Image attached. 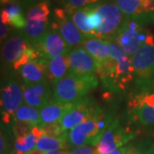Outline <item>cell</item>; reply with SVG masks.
<instances>
[{
	"label": "cell",
	"instance_id": "1",
	"mask_svg": "<svg viewBox=\"0 0 154 154\" xmlns=\"http://www.w3.org/2000/svg\"><path fill=\"white\" fill-rule=\"evenodd\" d=\"M105 42L110 51V60L105 66L99 68L97 75L110 92H124L134 81L131 57L127 55L115 39H108Z\"/></svg>",
	"mask_w": 154,
	"mask_h": 154
},
{
	"label": "cell",
	"instance_id": "2",
	"mask_svg": "<svg viewBox=\"0 0 154 154\" xmlns=\"http://www.w3.org/2000/svg\"><path fill=\"white\" fill-rule=\"evenodd\" d=\"M128 116L139 126L154 127V78L135 83L128 99Z\"/></svg>",
	"mask_w": 154,
	"mask_h": 154
},
{
	"label": "cell",
	"instance_id": "3",
	"mask_svg": "<svg viewBox=\"0 0 154 154\" xmlns=\"http://www.w3.org/2000/svg\"><path fill=\"white\" fill-rule=\"evenodd\" d=\"M99 85L95 75H81L69 71L53 83V99L66 104H75L87 97Z\"/></svg>",
	"mask_w": 154,
	"mask_h": 154
},
{
	"label": "cell",
	"instance_id": "4",
	"mask_svg": "<svg viewBox=\"0 0 154 154\" xmlns=\"http://www.w3.org/2000/svg\"><path fill=\"white\" fill-rule=\"evenodd\" d=\"M113 121V115L110 111L100 109L93 117L67 133L68 144L71 147H78L83 145L96 146Z\"/></svg>",
	"mask_w": 154,
	"mask_h": 154
},
{
	"label": "cell",
	"instance_id": "5",
	"mask_svg": "<svg viewBox=\"0 0 154 154\" xmlns=\"http://www.w3.org/2000/svg\"><path fill=\"white\" fill-rule=\"evenodd\" d=\"M113 39L119 44L127 55L132 57L143 45L154 41V37L148 29L137 22L125 18Z\"/></svg>",
	"mask_w": 154,
	"mask_h": 154
},
{
	"label": "cell",
	"instance_id": "6",
	"mask_svg": "<svg viewBox=\"0 0 154 154\" xmlns=\"http://www.w3.org/2000/svg\"><path fill=\"white\" fill-rule=\"evenodd\" d=\"M26 15L24 36L33 45L43 38L49 27L50 6L48 0H44L29 6Z\"/></svg>",
	"mask_w": 154,
	"mask_h": 154
},
{
	"label": "cell",
	"instance_id": "7",
	"mask_svg": "<svg viewBox=\"0 0 154 154\" xmlns=\"http://www.w3.org/2000/svg\"><path fill=\"white\" fill-rule=\"evenodd\" d=\"M136 134L130 124H124L119 118H116L96 145V154L110 153L128 143Z\"/></svg>",
	"mask_w": 154,
	"mask_h": 154
},
{
	"label": "cell",
	"instance_id": "8",
	"mask_svg": "<svg viewBox=\"0 0 154 154\" xmlns=\"http://www.w3.org/2000/svg\"><path fill=\"white\" fill-rule=\"evenodd\" d=\"M93 8L101 19L100 26L95 31L94 37L103 40L114 38L124 22L125 17L114 3H96L93 5Z\"/></svg>",
	"mask_w": 154,
	"mask_h": 154
},
{
	"label": "cell",
	"instance_id": "9",
	"mask_svg": "<svg viewBox=\"0 0 154 154\" xmlns=\"http://www.w3.org/2000/svg\"><path fill=\"white\" fill-rule=\"evenodd\" d=\"M101 108L90 97H85L75 103L70 110L66 112L57 122L62 131L67 133L77 125L93 117Z\"/></svg>",
	"mask_w": 154,
	"mask_h": 154
},
{
	"label": "cell",
	"instance_id": "10",
	"mask_svg": "<svg viewBox=\"0 0 154 154\" xmlns=\"http://www.w3.org/2000/svg\"><path fill=\"white\" fill-rule=\"evenodd\" d=\"M135 83L154 78V41L143 45L131 57Z\"/></svg>",
	"mask_w": 154,
	"mask_h": 154
},
{
	"label": "cell",
	"instance_id": "11",
	"mask_svg": "<svg viewBox=\"0 0 154 154\" xmlns=\"http://www.w3.org/2000/svg\"><path fill=\"white\" fill-rule=\"evenodd\" d=\"M54 17L56 20L52 26L59 31L69 49L82 46L86 37L73 22L67 11L63 9H56Z\"/></svg>",
	"mask_w": 154,
	"mask_h": 154
},
{
	"label": "cell",
	"instance_id": "12",
	"mask_svg": "<svg viewBox=\"0 0 154 154\" xmlns=\"http://www.w3.org/2000/svg\"><path fill=\"white\" fill-rule=\"evenodd\" d=\"M39 53L40 57L48 59L55 57L67 55L70 51L63 38L59 31L51 25L38 43L33 45Z\"/></svg>",
	"mask_w": 154,
	"mask_h": 154
},
{
	"label": "cell",
	"instance_id": "13",
	"mask_svg": "<svg viewBox=\"0 0 154 154\" xmlns=\"http://www.w3.org/2000/svg\"><path fill=\"white\" fill-rule=\"evenodd\" d=\"M22 99V88L15 81L9 82L0 89V108L3 110L5 122H11L14 113L21 106Z\"/></svg>",
	"mask_w": 154,
	"mask_h": 154
},
{
	"label": "cell",
	"instance_id": "14",
	"mask_svg": "<svg viewBox=\"0 0 154 154\" xmlns=\"http://www.w3.org/2000/svg\"><path fill=\"white\" fill-rule=\"evenodd\" d=\"M70 71L81 75H95L100 65L82 46L71 49L67 54Z\"/></svg>",
	"mask_w": 154,
	"mask_h": 154
},
{
	"label": "cell",
	"instance_id": "15",
	"mask_svg": "<svg viewBox=\"0 0 154 154\" xmlns=\"http://www.w3.org/2000/svg\"><path fill=\"white\" fill-rule=\"evenodd\" d=\"M30 45L24 35H12L6 39L1 47L0 53L2 60L6 64L13 67L23 57Z\"/></svg>",
	"mask_w": 154,
	"mask_h": 154
},
{
	"label": "cell",
	"instance_id": "16",
	"mask_svg": "<svg viewBox=\"0 0 154 154\" xmlns=\"http://www.w3.org/2000/svg\"><path fill=\"white\" fill-rule=\"evenodd\" d=\"M51 90L47 81L43 82L25 85L23 87L22 97L27 105L41 109L50 101Z\"/></svg>",
	"mask_w": 154,
	"mask_h": 154
},
{
	"label": "cell",
	"instance_id": "17",
	"mask_svg": "<svg viewBox=\"0 0 154 154\" xmlns=\"http://www.w3.org/2000/svg\"><path fill=\"white\" fill-rule=\"evenodd\" d=\"M20 74L25 85L45 82L47 78L46 59L38 57L28 62L20 69Z\"/></svg>",
	"mask_w": 154,
	"mask_h": 154
},
{
	"label": "cell",
	"instance_id": "18",
	"mask_svg": "<svg viewBox=\"0 0 154 154\" xmlns=\"http://www.w3.org/2000/svg\"><path fill=\"white\" fill-rule=\"evenodd\" d=\"M75 104H66L52 99L40 109V122L38 126H45L60 120L66 112L73 107Z\"/></svg>",
	"mask_w": 154,
	"mask_h": 154
},
{
	"label": "cell",
	"instance_id": "19",
	"mask_svg": "<svg viewBox=\"0 0 154 154\" xmlns=\"http://www.w3.org/2000/svg\"><path fill=\"white\" fill-rule=\"evenodd\" d=\"M0 16L3 22L17 29H24L26 26V18L22 11V5L18 0L7 4L0 11Z\"/></svg>",
	"mask_w": 154,
	"mask_h": 154
},
{
	"label": "cell",
	"instance_id": "20",
	"mask_svg": "<svg viewBox=\"0 0 154 154\" xmlns=\"http://www.w3.org/2000/svg\"><path fill=\"white\" fill-rule=\"evenodd\" d=\"M82 47L99 63L100 67L105 66L110 60V51L105 40L95 37L86 38Z\"/></svg>",
	"mask_w": 154,
	"mask_h": 154
},
{
	"label": "cell",
	"instance_id": "21",
	"mask_svg": "<svg viewBox=\"0 0 154 154\" xmlns=\"http://www.w3.org/2000/svg\"><path fill=\"white\" fill-rule=\"evenodd\" d=\"M47 79L52 83L59 81L70 71L69 63L67 55L59 56L46 59Z\"/></svg>",
	"mask_w": 154,
	"mask_h": 154
},
{
	"label": "cell",
	"instance_id": "22",
	"mask_svg": "<svg viewBox=\"0 0 154 154\" xmlns=\"http://www.w3.org/2000/svg\"><path fill=\"white\" fill-rule=\"evenodd\" d=\"M44 135L43 129L40 126H33L32 131L25 137L17 138L15 141V154H28L34 150L39 138Z\"/></svg>",
	"mask_w": 154,
	"mask_h": 154
},
{
	"label": "cell",
	"instance_id": "23",
	"mask_svg": "<svg viewBox=\"0 0 154 154\" xmlns=\"http://www.w3.org/2000/svg\"><path fill=\"white\" fill-rule=\"evenodd\" d=\"M68 147L67 133L59 137L43 135L38 139L36 143L35 149L41 152H51L57 150H63Z\"/></svg>",
	"mask_w": 154,
	"mask_h": 154
},
{
	"label": "cell",
	"instance_id": "24",
	"mask_svg": "<svg viewBox=\"0 0 154 154\" xmlns=\"http://www.w3.org/2000/svg\"><path fill=\"white\" fill-rule=\"evenodd\" d=\"M12 120L14 122H27L32 126H37L40 122V114L37 108L22 105L14 113Z\"/></svg>",
	"mask_w": 154,
	"mask_h": 154
},
{
	"label": "cell",
	"instance_id": "25",
	"mask_svg": "<svg viewBox=\"0 0 154 154\" xmlns=\"http://www.w3.org/2000/svg\"><path fill=\"white\" fill-rule=\"evenodd\" d=\"M69 16L71 17L73 22L86 38L94 37V29L91 28L89 23L88 6L82 9H78Z\"/></svg>",
	"mask_w": 154,
	"mask_h": 154
},
{
	"label": "cell",
	"instance_id": "26",
	"mask_svg": "<svg viewBox=\"0 0 154 154\" xmlns=\"http://www.w3.org/2000/svg\"><path fill=\"white\" fill-rule=\"evenodd\" d=\"M99 0H66L65 11L69 15H71L74 11L82 9L88 5L98 3Z\"/></svg>",
	"mask_w": 154,
	"mask_h": 154
},
{
	"label": "cell",
	"instance_id": "27",
	"mask_svg": "<svg viewBox=\"0 0 154 154\" xmlns=\"http://www.w3.org/2000/svg\"><path fill=\"white\" fill-rule=\"evenodd\" d=\"M154 153V144L147 142L139 145H131V147L126 154H152Z\"/></svg>",
	"mask_w": 154,
	"mask_h": 154
},
{
	"label": "cell",
	"instance_id": "28",
	"mask_svg": "<svg viewBox=\"0 0 154 154\" xmlns=\"http://www.w3.org/2000/svg\"><path fill=\"white\" fill-rule=\"evenodd\" d=\"M32 125L27 122H15L13 125V133L16 139L17 138L25 137L28 135L29 133L32 131L33 128Z\"/></svg>",
	"mask_w": 154,
	"mask_h": 154
},
{
	"label": "cell",
	"instance_id": "29",
	"mask_svg": "<svg viewBox=\"0 0 154 154\" xmlns=\"http://www.w3.org/2000/svg\"><path fill=\"white\" fill-rule=\"evenodd\" d=\"M70 154H96L95 146L90 145H83L81 146L75 147L70 152Z\"/></svg>",
	"mask_w": 154,
	"mask_h": 154
},
{
	"label": "cell",
	"instance_id": "30",
	"mask_svg": "<svg viewBox=\"0 0 154 154\" xmlns=\"http://www.w3.org/2000/svg\"><path fill=\"white\" fill-rule=\"evenodd\" d=\"M8 32H9L8 26L3 22L0 16V45L2 44L3 40L8 36Z\"/></svg>",
	"mask_w": 154,
	"mask_h": 154
},
{
	"label": "cell",
	"instance_id": "31",
	"mask_svg": "<svg viewBox=\"0 0 154 154\" xmlns=\"http://www.w3.org/2000/svg\"><path fill=\"white\" fill-rule=\"evenodd\" d=\"M8 149V144L4 134L0 130V154H6Z\"/></svg>",
	"mask_w": 154,
	"mask_h": 154
},
{
	"label": "cell",
	"instance_id": "32",
	"mask_svg": "<svg viewBox=\"0 0 154 154\" xmlns=\"http://www.w3.org/2000/svg\"><path fill=\"white\" fill-rule=\"evenodd\" d=\"M130 147H131V145H126V146H123L116 149L108 154H126L128 152V150L130 149Z\"/></svg>",
	"mask_w": 154,
	"mask_h": 154
},
{
	"label": "cell",
	"instance_id": "33",
	"mask_svg": "<svg viewBox=\"0 0 154 154\" xmlns=\"http://www.w3.org/2000/svg\"><path fill=\"white\" fill-rule=\"evenodd\" d=\"M143 3L145 8L147 11H154V5L152 0H140Z\"/></svg>",
	"mask_w": 154,
	"mask_h": 154
},
{
	"label": "cell",
	"instance_id": "34",
	"mask_svg": "<svg viewBox=\"0 0 154 154\" xmlns=\"http://www.w3.org/2000/svg\"><path fill=\"white\" fill-rule=\"evenodd\" d=\"M45 154H70V152L63 149V150H57V151L47 152H45Z\"/></svg>",
	"mask_w": 154,
	"mask_h": 154
},
{
	"label": "cell",
	"instance_id": "35",
	"mask_svg": "<svg viewBox=\"0 0 154 154\" xmlns=\"http://www.w3.org/2000/svg\"><path fill=\"white\" fill-rule=\"evenodd\" d=\"M28 154H45L43 152H41V151H38V150H37V149H34V150H33L32 152H30Z\"/></svg>",
	"mask_w": 154,
	"mask_h": 154
},
{
	"label": "cell",
	"instance_id": "36",
	"mask_svg": "<svg viewBox=\"0 0 154 154\" xmlns=\"http://www.w3.org/2000/svg\"><path fill=\"white\" fill-rule=\"evenodd\" d=\"M152 4H153V5H154V0H152Z\"/></svg>",
	"mask_w": 154,
	"mask_h": 154
},
{
	"label": "cell",
	"instance_id": "37",
	"mask_svg": "<svg viewBox=\"0 0 154 154\" xmlns=\"http://www.w3.org/2000/svg\"><path fill=\"white\" fill-rule=\"evenodd\" d=\"M152 154H154V153H152Z\"/></svg>",
	"mask_w": 154,
	"mask_h": 154
}]
</instances>
